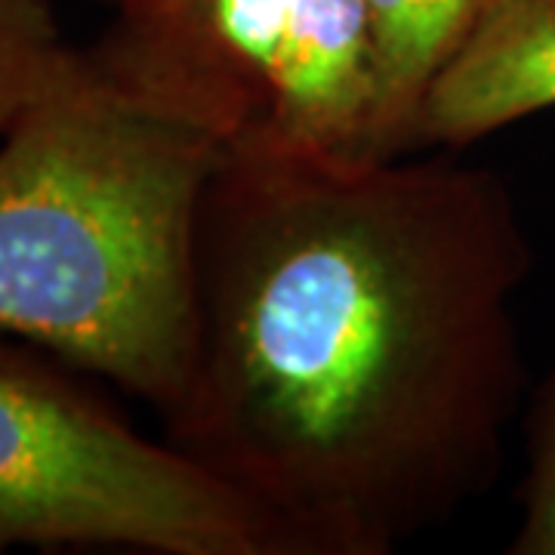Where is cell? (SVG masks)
Segmentation results:
<instances>
[{
    "instance_id": "obj_1",
    "label": "cell",
    "mask_w": 555,
    "mask_h": 555,
    "mask_svg": "<svg viewBox=\"0 0 555 555\" xmlns=\"http://www.w3.org/2000/svg\"><path fill=\"white\" fill-rule=\"evenodd\" d=\"M531 241L496 170L229 142L164 438L297 555H386L491 491L525 398Z\"/></svg>"
},
{
    "instance_id": "obj_2",
    "label": "cell",
    "mask_w": 555,
    "mask_h": 555,
    "mask_svg": "<svg viewBox=\"0 0 555 555\" xmlns=\"http://www.w3.org/2000/svg\"><path fill=\"white\" fill-rule=\"evenodd\" d=\"M222 149L78 50L0 137V331L160 414L189 361L195 229Z\"/></svg>"
},
{
    "instance_id": "obj_3",
    "label": "cell",
    "mask_w": 555,
    "mask_h": 555,
    "mask_svg": "<svg viewBox=\"0 0 555 555\" xmlns=\"http://www.w3.org/2000/svg\"><path fill=\"white\" fill-rule=\"evenodd\" d=\"M118 546L155 555H297L238 491L167 438L0 346V553Z\"/></svg>"
},
{
    "instance_id": "obj_4",
    "label": "cell",
    "mask_w": 555,
    "mask_h": 555,
    "mask_svg": "<svg viewBox=\"0 0 555 555\" xmlns=\"http://www.w3.org/2000/svg\"><path fill=\"white\" fill-rule=\"evenodd\" d=\"M297 0H120L87 50L139 100L225 145L262 133Z\"/></svg>"
},
{
    "instance_id": "obj_5",
    "label": "cell",
    "mask_w": 555,
    "mask_h": 555,
    "mask_svg": "<svg viewBox=\"0 0 555 555\" xmlns=\"http://www.w3.org/2000/svg\"><path fill=\"white\" fill-rule=\"evenodd\" d=\"M374 43L364 0H297L262 133L321 158L374 160Z\"/></svg>"
},
{
    "instance_id": "obj_6",
    "label": "cell",
    "mask_w": 555,
    "mask_h": 555,
    "mask_svg": "<svg viewBox=\"0 0 555 555\" xmlns=\"http://www.w3.org/2000/svg\"><path fill=\"white\" fill-rule=\"evenodd\" d=\"M553 105L555 0H491L423 105L416 149H463Z\"/></svg>"
},
{
    "instance_id": "obj_7",
    "label": "cell",
    "mask_w": 555,
    "mask_h": 555,
    "mask_svg": "<svg viewBox=\"0 0 555 555\" xmlns=\"http://www.w3.org/2000/svg\"><path fill=\"white\" fill-rule=\"evenodd\" d=\"M374 43V160L416 149L436 80L476 35L491 0H364Z\"/></svg>"
},
{
    "instance_id": "obj_8",
    "label": "cell",
    "mask_w": 555,
    "mask_h": 555,
    "mask_svg": "<svg viewBox=\"0 0 555 555\" xmlns=\"http://www.w3.org/2000/svg\"><path fill=\"white\" fill-rule=\"evenodd\" d=\"M47 0H0V137L75 60Z\"/></svg>"
},
{
    "instance_id": "obj_9",
    "label": "cell",
    "mask_w": 555,
    "mask_h": 555,
    "mask_svg": "<svg viewBox=\"0 0 555 555\" xmlns=\"http://www.w3.org/2000/svg\"><path fill=\"white\" fill-rule=\"evenodd\" d=\"M509 553L555 555V371L543 379L525 423V476Z\"/></svg>"
}]
</instances>
